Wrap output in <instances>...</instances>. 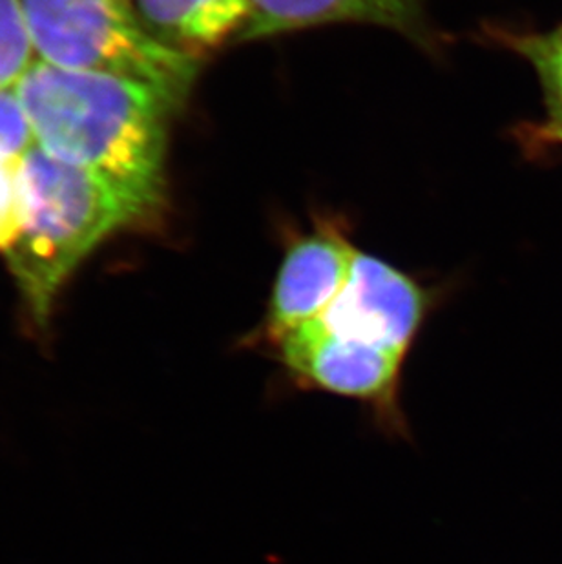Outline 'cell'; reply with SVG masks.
<instances>
[{
	"instance_id": "6da1fadb",
	"label": "cell",
	"mask_w": 562,
	"mask_h": 564,
	"mask_svg": "<svg viewBox=\"0 0 562 564\" xmlns=\"http://www.w3.org/2000/svg\"><path fill=\"white\" fill-rule=\"evenodd\" d=\"M39 149L102 177L155 221L166 203V135L177 110L117 75L35 61L17 83Z\"/></svg>"
},
{
	"instance_id": "7a4b0ae2",
	"label": "cell",
	"mask_w": 562,
	"mask_h": 564,
	"mask_svg": "<svg viewBox=\"0 0 562 564\" xmlns=\"http://www.w3.org/2000/svg\"><path fill=\"white\" fill-rule=\"evenodd\" d=\"M24 218L8 269L33 324L46 329L64 283L110 236L154 224L102 177L33 147L22 160Z\"/></svg>"
},
{
	"instance_id": "3957f363",
	"label": "cell",
	"mask_w": 562,
	"mask_h": 564,
	"mask_svg": "<svg viewBox=\"0 0 562 564\" xmlns=\"http://www.w3.org/2000/svg\"><path fill=\"white\" fill-rule=\"evenodd\" d=\"M39 61L58 68L138 80L175 108L196 79L197 61L152 37L121 0H21Z\"/></svg>"
},
{
	"instance_id": "277c9868",
	"label": "cell",
	"mask_w": 562,
	"mask_h": 564,
	"mask_svg": "<svg viewBox=\"0 0 562 564\" xmlns=\"http://www.w3.org/2000/svg\"><path fill=\"white\" fill-rule=\"evenodd\" d=\"M272 349L289 377L303 388L360 400L388 426L402 430L398 399L403 357L333 335L318 322L292 330Z\"/></svg>"
},
{
	"instance_id": "5b68a950",
	"label": "cell",
	"mask_w": 562,
	"mask_h": 564,
	"mask_svg": "<svg viewBox=\"0 0 562 564\" xmlns=\"http://www.w3.org/2000/svg\"><path fill=\"white\" fill-rule=\"evenodd\" d=\"M425 313L424 289L388 261L356 251L344 289L314 322L333 335L406 358Z\"/></svg>"
},
{
	"instance_id": "8992f818",
	"label": "cell",
	"mask_w": 562,
	"mask_h": 564,
	"mask_svg": "<svg viewBox=\"0 0 562 564\" xmlns=\"http://www.w3.org/2000/svg\"><path fill=\"white\" fill-rule=\"evenodd\" d=\"M356 249L338 230H314L287 251L258 338L274 347L329 310L349 278Z\"/></svg>"
},
{
	"instance_id": "52a82bcc",
	"label": "cell",
	"mask_w": 562,
	"mask_h": 564,
	"mask_svg": "<svg viewBox=\"0 0 562 564\" xmlns=\"http://www.w3.org/2000/svg\"><path fill=\"white\" fill-rule=\"evenodd\" d=\"M424 6L425 0H249L239 43L335 22H364L417 35Z\"/></svg>"
},
{
	"instance_id": "ba28073f",
	"label": "cell",
	"mask_w": 562,
	"mask_h": 564,
	"mask_svg": "<svg viewBox=\"0 0 562 564\" xmlns=\"http://www.w3.org/2000/svg\"><path fill=\"white\" fill-rule=\"evenodd\" d=\"M133 13L161 44L199 61L239 41L249 0H132Z\"/></svg>"
},
{
	"instance_id": "9c48e42d",
	"label": "cell",
	"mask_w": 562,
	"mask_h": 564,
	"mask_svg": "<svg viewBox=\"0 0 562 564\" xmlns=\"http://www.w3.org/2000/svg\"><path fill=\"white\" fill-rule=\"evenodd\" d=\"M500 41L536 69L548 110L544 124L562 128V26L541 33H500Z\"/></svg>"
},
{
	"instance_id": "30bf717a",
	"label": "cell",
	"mask_w": 562,
	"mask_h": 564,
	"mask_svg": "<svg viewBox=\"0 0 562 564\" xmlns=\"http://www.w3.org/2000/svg\"><path fill=\"white\" fill-rule=\"evenodd\" d=\"M21 0H0V90L13 88L37 59Z\"/></svg>"
},
{
	"instance_id": "8fae6325",
	"label": "cell",
	"mask_w": 562,
	"mask_h": 564,
	"mask_svg": "<svg viewBox=\"0 0 562 564\" xmlns=\"http://www.w3.org/2000/svg\"><path fill=\"white\" fill-rule=\"evenodd\" d=\"M22 160L0 155V252L13 246L24 218Z\"/></svg>"
},
{
	"instance_id": "7c38bea8",
	"label": "cell",
	"mask_w": 562,
	"mask_h": 564,
	"mask_svg": "<svg viewBox=\"0 0 562 564\" xmlns=\"http://www.w3.org/2000/svg\"><path fill=\"white\" fill-rule=\"evenodd\" d=\"M32 123L28 119L17 88L0 90V155L22 160L35 147Z\"/></svg>"
},
{
	"instance_id": "4fadbf2b",
	"label": "cell",
	"mask_w": 562,
	"mask_h": 564,
	"mask_svg": "<svg viewBox=\"0 0 562 564\" xmlns=\"http://www.w3.org/2000/svg\"><path fill=\"white\" fill-rule=\"evenodd\" d=\"M533 133H536L537 139H539L541 143L562 144V128H553L547 127V124H541V127H536Z\"/></svg>"
},
{
	"instance_id": "5bb4252c",
	"label": "cell",
	"mask_w": 562,
	"mask_h": 564,
	"mask_svg": "<svg viewBox=\"0 0 562 564\" xmlns=\"http://www.w3.org/2000/svg\"><path fill=\"white\" fill-rule=\"evenodd\" d=\"M121 2H125V4L132 6V0H121Z\"/></svg>"
}]
</instances>
